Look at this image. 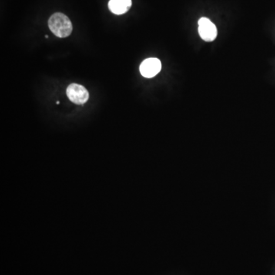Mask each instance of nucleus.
<instances>
[{
	"instance_id": "obj_1",
	"label": "nucleus",
	"mask_w": 275,
	"mask_h": 275,
	"mask_svg": "<svg viewBox=\"0 0 275 275\" xmlns=\"http://www.w3.org/2000/svg\"><path fill=\"white\" fill-rule=\"evenodd\" d=\"M48 26L51 32L58 38H67L72 33L73 25L71 20L61 12H57L50 17Z\"/></svg>"
},
{
	"instance_id": "obj_2",
	"label": "nucleus",
	"mask_w": 275,
	"mask_h": 275,
	"mask_svg": "<svg viewBox=\"0 0 275 275\" xmlns=\"http://www.w3.org/2000/svg\"><path fill=\"white\" fill-rule=\"evenodd\" d=\"M66 92L68 99L78 105H82L89 99L90 94L88 90L80 84H70L67 88Z\"/></svg>"
},
{
	"instance_id": "obj_3",
	"label": "nucleus",
	"mask_w": 275,
	"mask_h": 275,
	"mask_svg": "<svg viewBox=\"0 0 275 275\" xmlns=\"http://www.w3.org/2000/svg\"><path fill=\"white\" fill-rule=\"evenodd\" d=\"M199 36L205 41H213L217 36V28L209 18H201L198 22Z\"/></svg>"
},
{
	"instance_id": "obj_4",
	"label": "nucleus",
	"mask_w": 275,
	"mask_h": 275,
	"mask_svg": "<svg viewBox=\"0 0 275 275\" xmlns=\"http://www.w3.org/2000/svg\"><path fill=\"white\" fill-rule=\"evenodd\" d=\"M139 70L144 78H154L162 70V63L157 58H148L142 63Z\"/></svg>"
},
{
	"instance_id": "obj_5",
	"label": "nucleus",
	"mask_w": 275,
	"mask_h": 275,
	"mask_svg": "<svg viewBox=\"0 0 275 275\" xmlns=\"http://www.w3.org/2000/svg\"><path fill=\"white\" fill-rule=\"evenodd\" d=\"M132 3V0H110L108 6L112 13L122 15L129 11Z\"/></svg>"
}]
</instances>
